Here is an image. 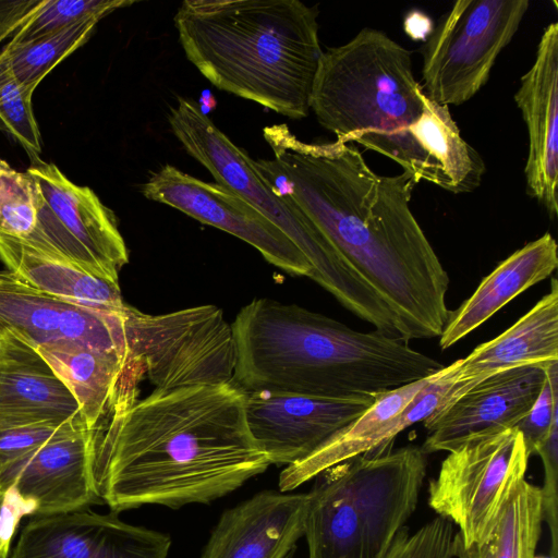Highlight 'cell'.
I'll return each mask as SVG.
<instances>
[{
	"label": "cell",
	"mask_w": 558,
	"mask_h": 558,
	"mask_svg": "<svg viewBox=\"0 0 558 558\" xmlns=\"http://www.w3.org/2000/svg\"><path fill=\"white\" fill-rule=\"evenodd\" d=\"M0 260L29 286L66 302L124 315L119 282L84 271L58 254L0 234Z\"/></svg>",
	"instance_id": "cell-24"
},
{
	"label": "cell",
	"mask_w": 558,
	"mask_h": 558,
	"mask_svg": "<svg viewBox=\"0 0 558 558\" xmlns=\"http://www.w3.org/2000/svg\"><path fill=\"white\" fill-rule=\"evenodd\" d=\"M39 3L40 0H0V41L12 37Z\"/></svg>",
	"instance_id": "cell-33"
},
{
	"label": "cell",
	"mask_w": 558,
	"mask_h": 558,
	"mask_svg": "<svg viewBox=\"0 0 558 558\" xmlns=\"http://www.w3.org/2000/svg\"><path fill=\"white\" fill-rule=\"evenodd\" d=\"M189 61L214 86L291 119L308 116L323 50L299 0H185L174 17Z\"/></svg>",
	"instance_id": "cell-4"
},
{
	"label": "cell",
	"mask_w": 558,
	"mask_h": 558,
	"mask_svg": "<svg viewBox=\"0 0 558 558\" xmlns=\"http://www.w3.org/2000/svg\"><path fill=\"white\" fill-rule=\"evenodd\" d=\"M33 94L0 58V128L21 144L32 162L39 160L41 153V135L32 105Z\"/></svg>",
	"instance_id": "cell-30"
},
{
	"label": "cell",
	"mask_w": 558,
	"mask_h": 558,
	"mask_svg": "<svg viewBox=\"0 0 558 558\" xmlns=\"http://www.w3.org/2000/svg\"><path fill=\"white\" fill-rule=\"evenodd\" d=\"M94 429L80 425L0 468V492L35 517L71 512L101 502L95 488Z\"/></svg>",
	"instance_id": "cell-14"
},
{
	"label": "cell",
	"mask_w": 558,
	"mask_h": 558,
	"mask_svg": "<svg viewBox=\"0 0 558 558\" xmlns=\"http://www.w3.org/2000/svg\"><path fill=\"white\" fill-rule=\"evenodd\" d=\"M432 26L430 19L420 11L409 13L404 21V29L413 39H424L430 35Z\"/></svg>",
	"instance_id": "cell-35"
},
{
	"label": "cell",
	"mask_w": 558,
	"mask_h": 558,
	"mask_svg": "<svg viewBox=\"0 0 558 558\" xmlns=\"http://www.w3.org/2000/svg\"><path fill=\"white\" fill-rule=\"evenodd\" d=\"M99 21L98 17H89L27 43L8 44L0 58L16 80L34 93L57 64L90 38Z\"/></svg>",
	"instance_id": "cell-27"
},
{
	"label": "cell",
	"mask_w": 558,
	"mask_h": 558,
	"mask_svg": "<svg viewBox=\"0 0 558 558\" xmlns=\"http://www.w3.org/2000/svg\"><path fill=\"white\" fill-rule=\"evenodd\" d=\"M557 248L556 240L546 232L500 263L468 300L450 312L439 347H452L517 295L548 278L558 266Z\"/></svg>",
	"instance_id": "cell-23"
},
{
	"label": "cell",
	"mask_w": 558,
	"mask_h": 558,
	"mask_svg": "<svg viewBox=\"0 0 558 558\" xmlns=\"http://www.w3.org/2000/svg\"><path fill=\"white\" fill-rule=\"evenodd\" d=\"M543 521L541 488L523 480L481 542L464 549L457 541V558H533Z\"/></svg>",
	"instance_id": "cell-26"
},
{
	"label": "cell",
	"mask_w": 558,
	"mask_h": 558,
	"mask_svg": "<svg viewBox=\"0 0 558 558\" xmlns=\"http://www.w3.org/2000/svg\"><path fill=\"white\" fill-rule=\"evenodd\" d=\"M142 193L243 240L290 275L313 276L312 265L300 248L274 222L222 184L202 181L166 165L143 184Z\"/></svg>",
	"instance_id": "cell-12"
},
{
	"label": "cell",
	"mask_w": 558,
	"mask_h": 558,
	"mask_svg": "<svg viewBox=\"0 0 558 558\" xmlns=\"http://www.w3.org/2000/svg\"><path fill=\"white\" fill-rule=\"evenodd\" d=\"M37 349L76 399L89 429L106 417L118 399L137 396L144 375L135 363L87 349Z\"/></svg>",
	"instance_id": "cell-25"
},
{
	"label": "cell",
	"mask_w": 558,
	"mask_h": 558,
	"mask_svg": "<svg viewBox=\"0 0 558 558\" xmlns=\"http://www.w3.org/2000/svg\"><path fill=\"white\" fill-rule=\"evenodd\" d=\"M75 421L76 399L37 347L0 325V429Z\"/></svg>",
	"instance_id": "cell-20"
},
{
	"label": "cell",
	"mask_w": 558,
	"mask_h": 558,
	"mask_svg": "<svg viewBox=\"0 0 558 558\" xmlns=\"http://www.w3.org/2000/svg\"><path fill=\"white\" fill-rule=\"evenodd\" d=\"M124 320L131 356L156 389L232 384L234 336L218 306L153 315L128 305Z\"/></svg>",
	"instance_id": "cell-8"
},
{
	"label": "cell",
	"mask_w": 558,
	"mask_h": 558,
	"mask_svg": "<svg viewBox=\"0 0 558 558\" xmlns=\"http://www.w3.org/2000/svg\"><path fill=\"white\" fill-rule=\"evenodd\" d=\"M9 549H10V546L4 547V548L0 551V558H8Z\"/></svg>",
	"instance_id": "cell-36"
},
{
	"label": "cell",
	"mask_w": 558,
	"mask_h": 558,
	"mask_svg": "<svg viewBox=\"0 0 558 558\" xmlns=\"http://www.w3.org/2000/svg\"><path fill=\"white\" fill-rule=\"evenodd\" d=\"M514 101L529 135L524 168L527 194L549 214L558 213V23L544 29L535 61L521 77Z\"/></svg>",
	"instance_id": "cell-19"
},
{
	"label": "cell",
	"mask_w": 558,
	"mask_h": 558,
	"mask_svg": "<svg viewBox=\"0 0 558 558\" xmlns=\"http://www.w3.org/2000/svg\"><path fill=\"white\" fill-rule=\"evenodd\" d=\"M233 384L245 392L372 398L445 366L377 330L361 332L296 304L255 299L231 324Z\"/></svg>",
	"instance_id": "cell-3"
},
{
	"label": "cell",
	"mask_w": 558,
	"mask_h": 558,
	"mask_svg": "<svg viewBox=\"0 0 558 558\" xmlns=\"http://www.w3.org/2000/svg\"><path fill=\"white\" fill-rule=\"evenodd\" d=\"M10 493L0 492V551L10 546L11 536L14 532L16 518L23 512L21 510H11Z\"/></svg>",
	"instance_id": "cell-34"
},
{
	"label": "cell",
	"mask_w": 558,
	"mask_h": 558,
	"mask_svg": "<svg viewBox=\"0 0 558 558\" xmlns=\"http://www.w3.org/2000/svg\"><path fill=\"white\" fill-rule=\"evenodd\" d=\"M306 506L307 494L260 492L221 514L201 558H292Z\"/></svg>",
	"instance_id": "cell-21"
},
{
	"label": "cell",
	"mask_w": 558,
	"mask_h": 558,
	"mask_svg": "<svg viewBox=\"0 0 558 558\" xmlns=\"http://www.w3.org/2000/svg\"><path fill=\"white\" fill-rule=\"evenodd\" d=\"M533 558H555L553 556H534Z\"/></svg>",
	"instance_id": "cell-37"
},
{
	"label": "cell",
	"mask_w": 558,
	"mask_h": 558,
	"mask_svg": "<svg viewBox=\"0 0 558 558\" xmlns=\"http://www.w3.org/2000/svg\"><path fill=\"white\" fill-rule=\"evenodd\" d=\"M37 205L33 178L0 158V234L31 241L36 230Z\"/></svg>",
	"instance_id": "cell-29"
},
{
	"label": "cell",
	"mask_w": 558,
	"mask_h": 558,
	"mask_svg": "<svg viewBox=\"0 0 558 558\" xmlns=\"http://www.w3.org/2000/svg\"><path fill=\"white\" fill-rule=\"evenodd\" d=\"M26 171L38 196L36 230L27 242L88 274L119 282L129 252L113 211L90 187L73 183L52 162L39 159Z\"/></svg>",
	"instance_id": "cell-11"
},
{
	"label": "cell",
	"mask_w": 558,
	"mask_h": 558,
	"mask_svg": "<svg viewBox=\"0 0 558 558\" xmlns=\"http://www.w3.org/2000/svg\"><path fill=\"white\" fill-rule=\"evenodd\" d=\"M426 466V453L410 445L315 476L304 522L308 557L383 558L416 508Z\"/></svg>",
	"instance_id": "cell-5"
},
{
	"label": "cell",
	"mask_w": 558,
	"mask_h": 558,
	"mask_svg": "<svg viewBox=\"0 0 558 558\" xmlns=\"http://www.w3.org/2000/svg\"><path fill=\"white\" fill-rule=\"evenodd\" d=\"M170 128L185 150L216 179L274 222L305 255L312 279L345 308L375 327L384 326L390 311L351 268L324 233L290 199L277 195L252 159L204 113L195 101L178 98L170 108Z\"/></svg>",
	"instance_id": "cell-7"
},
{
	"label": "cell",
	"mask_w": 558,
	"mask_h": 558,
	"mask_svg": "<svg viewBox=\"0 0 558 558\" xmlns=\"http://www.w3.org/2000/svg\"><path fill=\"white\" fill-rule=\"evenodd\" d=\"M555 362H558V282L553 278L549 292L518 322L447 366L453 385L439 408L495 373L529 365L547 367Z\"/></svg>",
	"instance_id": "cell-22"
},
{
	"label": "cell",
	"mask_w": 558,
	"mask_h": 558,
	"mask_svg": "<svg viewBox=\"0 0 558 558\" xmlns=\"http://www.w3.org/2000/svg\"><path fill=\"white\" fill-rule=\"evenodd\" d=\"M530 454L517 428L483 434L450 451L429 482L428 505L459 527L468 548L490 531L502 507L525 480Z\"/></svg>",
	"instance_id": "cell-10"
},
{
	"label": "cell",
	"mask_w": 558,
	"mask_h": 558,
	"mask_svg": "<svg viewBox=\"0 0 558 558\" xmlns=\"http://www.w3.org/2000/svg\"><path fill=\"white\" fill-rule=\"evenodd\" d=\"M374 401L245 392L244 410L250 434L270 464L288 466L311 456Z\"/></svg>",
	"instance_id": "cell-15"
},
{
	"label": "cell",
	"mask_w": 558,
	"mask_h": 558,
	"mask_svg": "<svg viewBox=\"0 0 558 558\" xmlns=\"http://www.w3.org/2000/svg\"><path fill=\"white\" fill-rule=\"evenodd\" d=\"M233 383L119 399L94 428L92 471L114 512L142 505L208 504L270 462L247 428Z\"/></svg>",
	"instance_id": "cell-2"
},
{
	"label": "cell",
	"mask_w": 558,
	"mask_h": 558,
	"mask_svg": "<svg viewBox=\"0 0 558 558\" xmlns=\"http://www.w3.org/2000/svg\"><path fill=\"white\" fill-rule=\"evenodd\" d=\"M264 137L274 159L254 160L260 177L383 300L401 338L439 337L449 277L410 208L414 178L379 175L353 143L307 144L286 124L265 128Z\"/></svg>",
	"instance_id": "cell-1"
},
{
	"label": "cell",
	"mask_w": 558,
	"mask_h": 558,
	"mask_svg": "<svg viewBox=\"0 0 558 558\" xmlns=\"http://www.w3.org/2000/svg\"><path fill=\"white\" fill-rule=\"evenodd\" d=\"M0 325L41 349H87L136 363L130 353L124 315L76 305L0 270Z\"/></svg>",
	"instance_id": "cell-13"
},
{
	"label": "cell",
	"mask_w": 558,
	"mask_h": 558,
	"mask_svg": "<svg viewBox=\"0 0 558 558\" xmlns=\"http://www.w3.org/2000/svg\"><path fill=\"white\" fill-rule=\"evenodd\" d=\"M430 376L378 396L354 421L304 460L280 474L281 493L292 490L319 473L354 457L383 452L409 426L423 422L440 404L444 389Z\"/></svg>",
	"instance_id": "cell-17"
},
{
	"label": "cell",
	"mask_w": 558,
	"mask_h": 558,
	"mask_svg": "<svg viewBox=\"0 0 558 558\" xmlns=\"http://www.w3.org/2000/svg\"><path fill=\"white\" fill-rule=\"evenodd\" d=\"M167 534L87 508L32 519L10 558H167Z\"/></svg>",
	"instance_id": "cell-16"
},
{
	"label": "cell",
	"mask_w": 558,
	"mask_h": 558,
	"mask_svg": "<svg viewBox=\"0 0 558 558\" xmlns=\"http://www.w3.org/2000/svg\"><path fill=\"white\" fill-rule=\"evenodd\" d=\"M537 453L544 464V485L542 492V505L544 520L550 532V553L553 557L558 555V421L551 426L549 434L537 447Z\"/></svg>",
	"instance_id": "cell-32"
},
{
	"label": "cell",
	"mask_w": 558,
	"mask_h": 558,
	"mask_svg": "<svg viewBox=\"0 0 558 558\" xmlns=\"http://www.w3.org/2000/svg\"><path fill=\"white\" fill-rule=\"evenodd\" d=\"M527 0H459L432 31L423 50V92L460 106L487 83L497 57L515 35Z\"/></svg>",
	"instance_id": "cell-9"
},
{
	"label": "cell",
	"mask_w": 558,
	"mask_h": 558,
	"mask_svg": "<svg viewBox=\"0 0 558 558\" xmlns=\"http://www.w3.org/2000/svg\"><path fill=\"white\" fill-rule=\"evenodd\" d=\"M423 95L411 52L386 33L365 27L323 52L311 109L336 142L376 151L420 118Z\"/></svg>",
	"instance_id": "cell-6"
},
{
	"label": "cell",
	"mask_w": 558,
	"mask_h": 558,
	"mask_svg": "<svg viewBox=\"0 0 558 558\" xmlns=\"http://www.w3.org/2000/svg\"><path fill=\"white\" fill-rule=\"evenodd\" d=\"M557 421L558 362H555L546 368L545 383L533 407L515 426L523 437L530 456L535 453Z\"/></svg>",
	"instance_id": "cell-31"
},
{
	"label": "cell",
	"mask_w": 558,
	"mask_h": 558,
	"mask_svg": "<svg viewBox=\"0 0 558 558\" xmlns=\"http://www.w3.org/2000/svg\"><path fill=\"white\" fill-rule=\"evenodd\" d=\"M547 367L529 365L495 373L436 409L423 421L428 435L422 450L450 452L470 438L515 428L536 401Z\"/></svg>",
	"instance_id": "cell-18"
},
{
	"label": "cell",
	"mask_w": 558,
	"mask_h": 558,
	"mask_svg": "<svg viewBox=\"0 0 558 558\" xmlns=\"http://www.w3.org/2000/svg\"><path fill=\"white\" fill-rule=\"evenodd\" d=\"M130 0H40L13 34L9 45L31 41L89 17L102 19L117 9L132 5Z\"/></svg>",
	"instance_id": "cell-28"
}]
</instances>
